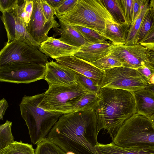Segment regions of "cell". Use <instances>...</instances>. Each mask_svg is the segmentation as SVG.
Wrapping results in <instances>:
<instances>
[{
    "label": "cell",
    "mask_w": 154,
    "mask_h": 154,
    "mask_svg": "<svg viewBox=\"0 0 154 154\" xmlns=\"http://www.w3.org/2000/svg\"><path fill=\"white\" fill-rule=\"evenodd\" d=\"M99 132L95 110H82L60 116L48 138L66 153L98 154Z\"/></svg>",
    "instance_id": "cell-1"
},
{
    "label": "cell",
    "mask_w": 154,
    "mask_h": 154,
    "mask_svg": "<svg viewBox=\"0 0 154 154\" xmlns=\"http://www.w3.org/2000/svg\"><path fill=\"white\" fill-rule=\"evenodd\" d=\"M99 100L95 109L98 131L106 130L113 140L124 122L136 113L132 92L104 87L98 93Z\"/></svg>",
    "instance_id": "cell-2"
},
{
    "label": "cell",
    "mask_w": 154,
    "mask_h": 154,
    "mask_svg": "<svg viewBox=\"0 0 154 154\" xmlns=\"http://www.w3.org/2000/svg\"><path fill=\"white\" fill-rule=\"evenodd\" d=\"M44 93L24 96L19 104L21 115L28 129L31 140L38 144L46 136L62 115L46 111L39 106Z\"/></svg>",
    "instance_id": "cell-3"
},
{
    "label": "cell",
    "mask_w": 154,
    "mask_h": 154,
    "mask_svg": "<svg viewBox=\"0 0 154 154\" xmlns=\"http://www.w3.org/2000/svg\"><path fill=\"white\" fill-rule=\"evenodd\" d=\"M112 142L122 147L154 150V125L136 113L124 122Z\"/></svg>",
    "instance_id": "cell-4"
},
{
    "label": "cell",
    "mask_w": 154,
    "mask_h": 154,
    "mask_svg": "<svg viewBox=\"0 0 154 154\" xmlns=\"http://www.w3.org/2000/svg\"><path fill=\"white\" fill-rule=\"evenodd\" d=\"M57 17L66 24L91 29L102 35L106 22H114L101 0H78L71 10Z\"/></svg>",
    "instance_id": "cell-5"
},
{
    "label": "cell",
    "mask_w": 154,
    "mask_h": 154,
    "mask_svg": "<svg viewBox=\"0 0 154 154\" xmlns=\"http://www.w3.org/2000/svg\"><path fill=\"white\" fill-rule=\"evenodd\" d=\"M88 92L78 83L70 86L51 85L44 93L39 106L49 111L69 113L74 112L77 103Z\"/></svg>",
    "instance_id": "cell-6"
},
{
    "label": "cell",
    "mask_w": 154,
    "mask_h": 154,
    "mask_svg": "<svg viewBox=\"0 0 154 154\" xmlns=\"http://www.w3.org/2000/svg\"><path fill=\"white\" fill-rule=\"evenodd\" d=\"M48 62V57L36 47L17 40L6 43L0 52V67L19 63L46 65Z\"/></svg>",
    "instance_id": "cell-7"
},
{
    "label": "cell",
    "mask_w": 154,
    "mask_h": 154,
    "mask_svg": "<svg viewBox=\"0 0 154 154\" xmlns=\"http://www.w3.org/2000/svg\"><path fill=\"white\" fill-rule=\"evenodd\" d=\"M100 88L107 87L131 92L146 87L148 82L136 69L121 66L105 71Z\"/></svg>",
    "instance_id": "cell-8"
},
{
    "label": "cell",
    "mask_w": 154,
    "mask_h": 154,
    "mask_svg": "<svg viewBox=\"0 0 154 154\" xmlns=\"http://www.w3.org/2000/svg\"><path fill=\"white\" fill-rule=\"evenodd\" d=\"M46 65L31 63H14L0 67V81L28 84L45 79Z\"/></svg>",
    "instance_id": "cell-9"
},
{
    "label": "cell",
    "mask_w": 154,
    "mask_h": 154,
    "mask_svg": "<svg viewBox=\"0 0 154 154\" xmlns=\"http://www.w3.org/2000/svg\"><path fill=\"white\" fill-rule=\"evenodd\" d=\"M110 53L118 59L123 66L136 69L148 61L149 50L140 44L113 45Z\"/></svg>",
    "instance_id": "cell-10"
},
{
    "label": "cell",
    "mask_w": 154,
    "mask_h": 154,
    "mask_svg": "<svg viewBox=\"0 0 154 154\" xmlns=\"http://www.w3.org/2000/svg\"><path fill=\"white\" fill-rule=\"evenodd\" d=\"M14 8L5 11L1 16L7 34L8 41L7 43L17 40L39 49L40 45L29 34L24 21L15 13Z\"/></svg>",
    "instance_id": "cell-11"
},
{
    "label": "cell",
    "mask_w": 154,
    "mask_h": 154,
    "mask_svg": "<svg viewBox=\"0 0 154 154\" xmlns=\"http://www.w3.org/2000/svg\"><path fill=\"white\" fill-rule=\"evenodd\" d=\"M33 8L26 29L30 35L39 44L48 38V34L52 28L59 27L60 25L55 20L47 21L42 12L41 0H33Z\"/></svg>",
    "instance_id": "cell-12"
},
{
    "label": "cell",
    "mask_w": 154,
    "mask_h": 154,
    "mask_svg": "<svg viewBox=\"0 0 154 154\" xmlns=\"http://www.w3.org/2000/svg\"><path fill=\"white\" fill-rule=\"evenodd\" d=\"M55 60L57 63L69 68L77 73L91 79L100 86L105 75V71L73 54Z\"/></svg>",
    "instance_id": "cell-13"
},
{
    "label": "cell",
    "mask_w": 154,
    "mask_h": 154,
    "mask_svg": "<svg viewBox=\"0 0 154 154\" xmlns=\"http://www.w3.org/2000/svg\"><path fill=\"white\" fill-rule=\"evenodd\" d=\"M44 79L49 87L51 85L70 86L78 84L76 75L77 73L69 68L53 60L46 65Z\"/></svg>",
    "instance_id": "cell-14"
},
{
    "label": "cell",
    "mask_w": 154,
    "mask_h": 154,
    "mask_svg": "<svg viewBox=\"0 0 154 154\" xmlns=\"http://www.w3.org/2000/svg\"><path fill=\"white\" fill-rule=\"evenodd\" d=\"M79 48L51 36L41 44L39 50L47 56L56 59L73 54Z\"/></svg>",
    "instance_id": "cell-15"
},
{
    "label": "cell",
    "mask_w": 154,
    "mask_h": 154,
    "mask_svg": "<svg viewBox=\"0 0 154 154\" xmlns=\"http://www.w3.org/2000/svg\"><path fill=\"white\" fill-rule=\"evenodd\" d=\"M112 44L107 43H87L79 48L73 55L89 62H94L109 54Z\"/></svg>",
    "instance_id": "cell-16"
},
{
    "label": "cell",
    "mask_w": 154,
    "mask_h": 154,
    "mask_svg": "<svg viewBox=\"0 0 154 154\" xmlns=\"http://www.w3.org/2000/svg\"><path fill=\"white\" fill-rule=\"evenodd\" d=\"M132 93L136 113L149 119L154 115V93L146 88Z\"/></svg>",
    "instance_id": "cell-17"
},
{
    "label": "cell",
    "mask_w": 154,
    "mask_h": 154,
    "mask_svg": "<svg viewBox=\"0 0 154 154\" xmlns=\"http://www.w3.org/2000/svg\"><path fill=\"white\" fill-rule=\"evenodd\" d=\"M59 27L53 28L55 32L53 37L60 35L59 39L71 46L79 48L87 43L75 26L59 20Z\"/></svg>",
    "instance_id": "cell-18"
},
{
    "label": "cell",
    "mask_w": 154,
    "mask_h": 154,
    "mask_svg": "<svg viewBox=\"0 0 154 154\" xmlns=\"http://www.w3.org/2000/svg\"><path fill=\"white\" fill-rule=\"evenodd\" d=\"M130 26L126 23L118 24L108 20L103 35L107 40L111 41L112 45L125 44Z\"/></svg>",
    "instance_id": "cell-19"
},
{
    "label": "cell",
    "mask_w": 154,
    "mask_h": 154,
    "mask_svg": "<svg viewBox=\"0 0 154 154\" xmlns=\"http://www.w3.org/2000/svg\"><path fill=\"white\" fill-rule=\"evenodd\" d=\"M96 148L98 154H154V150L122 147L112 142L106 144L98 143Z\"/></svg>",
    "instance_id": "cell-20"
},
{
    "label": "cell",
    "mask_w": 154,
    "mask_h": 154,
    "mask_svg": "<svg viewBox=\"0 0 154 154\" xmlns=\"http://www.w3.org/2000/svg\"><path fill=\"white\" fill-rule=\"evenodd\" d=\"M149 8V1L147 0L138 16L133 23L130 26L125 45H131L137 44L138 34L141 23L146 12Z\"/></svg>",
    "instance_id": "cell-21"
},
{
    "label": "cell",
    "mask_w": 154,
    "mask_h": 154,
    "mask_svg": "<svg viewBox=\"0 0 154 154\" xmlns=\"http://www.w3.org/2000/svg\"><path fill=\"white\" fill-rule=\"evenodd\" d=\"M99 100L98 93L88 92L78 102L75 106L74 112L95 110L98 105Z\"/></svg>",
    "instance_id": "cell-22"
},
{
    "label": "cell",
    "mask_w": 154,
    "mask_h": 154,
    "mask_svg": "<svg viewBox=\"0 0 154 154\" xmlns=\"http://www.w3.org/2000/svg\"><path fill=\"white\" fill-rule=\"evenodd\" d=\"M114 21L118 24L126 23L118 0H101Z\"/></svg>",
    "instance_id": "cell-23"
},
{
    "label": "cell",
    "mask_w": 154,
    "mask_h": 154,
    "mask_svg": "<svg viewBox=\"0 0 154 154\" xmlns=\"http://www.w3.org/2000/svg\"><path fill=\"white\" fill-rule=\"evenodd\" d=\"M35 151L31 144L14 141L0 151V154H35Z\"/></svg>",
    "instance_id": "cell-24"
},
{
    "label": "cell",
    "mask_w": 154,
    "mask_h": 154,
    "mask_svg": "<svg viewBox=\"0 0 154 154\" xmlns=\"http://www.w3.org/2000/svg\"><path fill=\"white\" fill-rule=\"evenodd\" d=\"M35 154H66L58 146L45 138L39 143Z\"/></svg>",
    "instance_id": "cell-25"
},
{
    "label": "cell",
    "mask_w": 154,
    "mask_h": 154,
    "mask_svg": "<svg viewBox=\"0 0 154 154\" xmlns=\"http://www.w3.org/2000/svg\"><path fill=\"white\" fill-rule=\"evenodd\" d=\"M86 42L90 43H107V39L95 30L79 26H74Z\"/></svg>",
    "instance_id": "cell-26"
},
{
    "label": "cell",
    "mask_w": 154,
    "mask_h": 154,
    "mask_svg": "<svg viewBox=\"0 0 154 154\" xmlns=\"http://www.w3.org/2000/svg\"><path fill=\"white\" fill-rule=\"evenodd\" d=\"M90 63L97 68L105 71L123 66L118 59L110 52L97 60Z\"/></svg>",
    "instance_id": "cell-27"
},
{
    "label": "cell",
    "mask_w": 154,
    "mask_h": 154,
    "mask_svg": "<svg viewBox=\"0 0 154 154\" xmlns=\"http://www.w3.org/2000/svg\"><path fill=\"white\" fill-rule=\"evenodd\" d=\"M154 22V16L149 8L146 12L141 23L137 38V44H140L150 30Z\"/></svg>",
    "instance_id": "cell-28"
},
{
    "label": "cell",
    "mask_w": 154,
    "mask_h": 154,
    "mask_svg": "<svg viewBox=\"0 0 154 154\" xmlns=\"http://www.w3.org/2000/svg\"><path fill=\"white\" fill-rule=\"evenodd\" d=\"M12 125V122L7 120L0 126V151L14 142L11 132Z\"/></svg>",
    "instance_id": "cell-29"
},
{
    "label": "cell",
    "mask_w": 154,
    "mask_h": 154,
    "mask_svg": "<svg viewBox=\"0 0 154 154\" xmlns=\"http://www.w3.org/2000/svg\"><path fill=\"white\" fill-rule=\"evenodd\" d=\"M76 78L78 83L88 92L98 93L100 89V86L91 79L78 73L76 75Z\"/></svg>",
    "instance_id": "cell-30"
},
{
    "label": "cell",
    "mask_w": 154,
    "mask_h": 154,
    "mask_svg": "<svg viewBox=\"0 0 154 154\" xmlns=\"http://www.w3.org/2000/svg\"><path fill=\"white\" fill-rule=\"evenodd\" d=\"M126 23L131 25L133 23V0H118Z\"/></svg>",
    "instance_id": "cell-31"
},
{
    "label": "cell",
    "mask_w": 154,
    "mask_h": 154,
    "mask_svg": "<svg viewBox=\"0 0 154 154\" xmlns=\"http://www.w3.org/2000/svg\"><path fill=\"white\" fill-rule=\"evenodd\" d=\"M78 0H65L62 5L56 10L57 17L63 15L71 10L75 6Z\"/></svg>",
    "instance_id": "cell-32"
},
{
    "label": "cell",
    "mask_w": 154,
    "mask_h": 154,
    "mask_svg": "<svg viewBox=\"0 0 154 154\" xmlns=\"http://www.w3.org/2000/svg\"><path fill=\"white\" fill-rule=\"evenodd\" d=\"M44 15L47 21L54 20V16L56 14V10L50 5L46 0H41Z\"/></svg>",
    "instance_id": "cell-33"
},
{
    "label": "cell",
    "mask_w": 154,
    "mask_h": 154,
    "mask_svg": "<svg viewBox=\"0 0 154 154\" xmlns=\"http://www.w3.org/2000/svg\"><path fill=\"white\" fill-rule=\"evenodd\" d=\"M140 44L149 49L154 48V22L150 30Z\"/></svg>",
    "instance_id": "cell-34"
},
{
    "label": "cell",
    "mask_w": 154,
    "mask_h": 154,
    "mask_svg": "<svg viewBox=\"0 0 154 154\" xmlns=\"http://www.w3.org/2000/svg\"><path fill=\"white\" fill-rule=\"evenodd\" d=\"M136 69L147 82L151 76L154 74V67L149 64L148 61L145 64Z\"/></svg>",
    "instance_id": "cell-35"
},
{
    "label": "cell",
    "mask_w": 154,
    "mask_h": 154,
    "mask_svg": "<svg viewBox=\"0 0 154 154\" xmlns=\"http://www.w3.org/2000/svg\"><path fill=\"white\" fill-rule=\"evenodd\" d=\"M13 9L16 15L23 20L26 26L30 21V20L29 19L27 14L25 11L23 4L20 5L17 4L13 8Z\"/></svg>",
    "instance_id": "cell-36"
},
{
    "label": "cell",
    "mask_w": 154,
    "mask_h": 154,
    "mask_svg": "<svg viewBox=\"0 0 154 154\" xmlns=\"http://www.w3.org/2000/svg\"><path fill=\"white\" fill-rule=\"evenodd\" d=\"M18 0H0V10L2 13L15 7L18 4Z\"/></svg>",
    "instance_id": "cell-37"
},
{
    "label": "cell",
    "mask_w": 154,
    "mask_h": 154,
    "mask_svg": "<svg viewBox=\"0 0 154 154\" xmlns=\"http://www.w3.org/2000/svg\"><path fill=\"white\" fill-rule=\"evenodd\" d=\"M147 1V0H133V23L139 15L143 6Z\"/></svg>",
    "instance_id": "cell-38"
},
{
    "label": "cell",
    "mask_w": 154,
    "mask_h": 154,
    "mask_svg": "<svg viewBox=\"0 0 154 154\" xmlns=\"http://www.w3.org/2000/svg\"><path fill=\"white\" fill-rule=\"evenodd\" d=\"M25 10L30 20L33 8V0H24L23 3Z\"/></svg>",
    "instance_id": "cell-39"
},
{
    "label": "cell",
    "mask_w": 154,
    "mask_h": 154,
    "mask_svg": "<svg viewBox=\"0 0 154 154\" xmlns=\"http://www.w3.org/2000/svg\"><path fill=\"white\" fill-rule=\"evenodd\" d=\"M8 106V103L5 98L0 101V119L3 120V116L5 111Z\"/></svg>",
    "instance_id": "cell-40"
},
{
    "label": "cell",
    "mask_w": 154,
    "mask_h": 154,
    "mask_svg": "<svg viewBox=\"0 0 154 154\" xmlns=\"http://www.w3.org/2000/svg\"><path fill=\"white\" fill-rule=\"evenodd\" d=\"M65 0H46L48 3L56 10L64 2Z\"/></svg>",
    "instance_id": "cell-41"
},
{
    "label": "cell",
    "mask_w": 154,
    "mask_h": 154,
    "mask_svg": "<svg viewBox=\"0 0 154 154\" xmlns=\"http://www.w3.org/2000/svg\"><path fill=\"white\" fill-rule=\"evenodd\" d=\"M148 50L149 55L148 61L149 64L154 67V50Z\"/></svg>",
    "instance_id": "cell-42"
},
{
    "label": "cell",
    "mask_w": 154,
    "mask_h": 154,
    "mask_svg": "<svg viewBox=\"0 0 154 154\" xmlns=\"http://www.w3.org/2000/svg\"><path fill=\"white\" fill-rule=\"evenodd\" d=\"M149 8L154 16V0H151L149 1Z\"/></svg>",
    "instance_id": "cell-43"
},
{
    "label": "cell",
    "mask_w": 154,
    "mask_h": 154,
    "mask_svg": "<svg viewBox=\"0 0 154 154\" xmlns=\"http://www.w3.org/2000/svg\"><path fill=\"white\" fill-rule=\"evenodd\" d=\"M146 88L150 90L154 93V84H150L148 83Z\"/></svg>",
    "instance_id": "cell-44"
},
{
    "label": "cell",
    "mask_w": 154,
    "mask_h": 154,
    "mask_svg": "<svg viewBox=\"0 0 154 154\" xmlns=\"http://www.w3.org/2000/svg\"><path fill=\"white\" fill-rule=\"evenodd\" d=\"M148 83L150 84H154V74L150 77L148 81Z\"/></svg>",
    "instance_id": "cell-45"
},
{
    "label": "cell",
    "mask_w": 154,
    "mask_h": 154,
    "mask_svg": "<svg viewBox=\"0 0 154 154\" xmlns=\"http://www.w3.org/2000/svg\"><path fill=\"white\" fill-rule=\"evenodd\" d=\"M154 125V115L149 119Z\"/></svg>",
    "instance_id": "cell-46"
},
{
    "label": "cell",
    "mask_w": 154,
    "mask_h": 154,
    "mask_svg": "<svg viewBox=\"0 0 154 154\" xmlns=\"http://www.w3.org/2000/svg\"><path fill=\"white\" fill-rule=\"evenodd\" d=\"M153 49V50H154V48H153V49Z\"/></svg>",
    "instance_id": "cell-47"
}]
</instances>
